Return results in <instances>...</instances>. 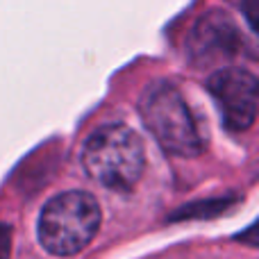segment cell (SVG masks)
I'll list each match as a JSON object with an SVG mask.
<instances>
[{"mask_svg":"<svg viewBox=\"0 0 259 259\" xmlns=\"http://www.w3.org/2000/svg\"><path fill=\"white\" fill-rule=\"evenodd\" d=\"M82 164L89 178L112 191H130L146 168V150L134 130L107 123L89 134L82 148Z\"/></svg>","mask_w":259,"mask_h":259,"instance_id":"obj_1","label":"cell"},{"mask_svg":"<svg viewBox=\"0 0 259 259\" xmlns=\"http://www.w3.org/2000/svg\"><path fill=\"white\" fill-rule=\"evenodd\" d=\"M100 228V207L87 191L50 198L39 216V241L50 255L71 257L84 250Z\"/></svg>","mask_w":259,"mask_h":259,"instance_id":"obj_2","label":"cell"},{"mask_svg":"<svg viewBox=\"0 0 259 259\" xmlns=\"http://www.w3.org/2000/svg\"><path fill=\"white\" fill-rule=\"evenodd\" d=\"M139 112L161 148L178 157H198L205 150L200 130L178 87L159 82L146 89Z\"/></svg>","mask_w":259,"mask_h":259,"instance_id":"obj_3","label":"cell"},{"mask_svg":"<svg viewBox=\"0 0 259 259\" xmlns=\"http://www.w3.org/2000/svg\"><path fill=\"white\" fill-rule=\"evenodd\" d=\"M211 98L216 100L225 125L230 130H248L257 118V77L246 68H221L207 80Z\"/></svg>","mask_w":259,"mask_h":259,"instance_id":"obj_4","label":"cell"},{"mask_svg":"<svg viewBox=\"0 0 259 259\" xmlns=\"http://www.w3.org/2000/svg\"><path fill=\"white\" fill-rule=\"evenodd\" d=\"M243 41L234 21L223 12H209L193 25L189 36V55L198 64L230 59L241 50Z\"/></svg>","mask_w":259,"mask_h":259,"instance_id":"obj_5","label":"cell"},{"mask_svg":"<svg viewBox=\"0 0 259 259\" xmlns=\"http://www.w3.org/2000/svg\"><path fill=\"white\" fill-rule=\"evenodd\" d=\"M9 252V228L0 225V259H7Z\"/></svg>","mask_w":259,"mask_h":259,"instance_id":"obj_6","label":"cell"}]
</instances>
